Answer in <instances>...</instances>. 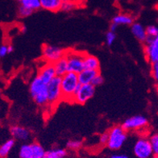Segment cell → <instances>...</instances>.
<instances>
[{"label":"cell","instance_id":"12","mask_svg":"<svg viewBox=\"0 0 158 158\" xmlns=\"http://www.w3.org/2000/svg\"><path fill=\"white\" fill-rule=\"evenodd\" d=\"M10 133L14 139L20 140V141H26L29 139L31 136V132L27 128L22 126L15 125L12 126L10 129Z\"/></svg>","mask_w":158,"mask_h":158},{"label":"cell","instance_id":"29","mask_svg":"<svg viewBox=\"0 0 158 158\" xmlns=\"http://www.w3.org/2000/svg\"><path fill=\"white\" fill-rule=\"evenodd\" d=\"M32 10H30V9H27L26 7H23L22 6H19V15L22 18H25V17H27L31 15L32 14Z\"/></svg>","mask_w":158,"mask_h":158},{"label":"cell","instance_id":"21","mask_svg":"<svg viewBox=\"0 0 158 158\" xmlns=\"http://www.w3.org/2000/svg\"><path fill=\"white\" fill-rule=\"evenodd\" d=\"M112 23L116 25H131L133 23V18L128 15H117L113 18Z\"/></svg>","mask_w":158,"mask_h":158},{"label":"cell","instance_id":"27","mask_svg":"<svg viewBox=\"0 0 158 158\" xmlns=\"http://www.w3.org/2000/svg\"><path fill=\"white\" fill-rule=\"evenodd\" d=\"M146 35L149 37H156L158 36V27L155 25H150L145 28Z\"/></svg>","mask_w":158,"mask_h":158},{"label":"cell","instance_id":"7","mask_svg":"<svg viewBox=\"0 0 158 158\" xmlns=\"http://www.w3.org/2000/svg\"><path fill=\"white\" fill-rule=\"evenodd\" d=\"M133 151L135 156L138 158H152L154 155L149 140L145 137L137 139L134 145Z\"/></svg>","mask_w":158,"mask_h":158},{"label":"cell","instance_id":"16","mask_svg":"<svg viewBox=\"0 0 158 158\" xmlns=\"http://www.w3.org/2000/svg\"><path fill=\"white\" fill-rule=\"evenodd\" d=\"M131 30L132 34L134 35L138 40L141 42L145 41L146 38H147V35H146L145 28L142 26L140 23H133L131 24Z\"/></svg>","mask_w":158,"mask_h":158},{"label":"cell","instance_id":"6","mask_svg":"<svg viewBox=\"0 0 158 158\" xmlns=\"http://www.w3.org/2000/svg\"><path fill=\"white\" fill-rule=\"evenodd\" d=\"M65 50L57 46L51 44H44L42 47V56L44 61L50 64H53L60 58L64 57Z\"/></svg>","mask_w":158,"mask_h":158},{"label":"cell","instance_id":"1","mask_svg":"<svg viewBox=\"0 0 158 158\" xmlns=\"http://www.w3.org/2000/svg\"><path fill=\"white\" fill-rule=\"evenodd\" d=\"M80 86L77 73L67 72L60 77V90L62 100L73 102L75 93Z\"/></svg>","mask_w":158,"mask_h":158},{"label":"cell","instance_id":"11","mask_svg":"<svg viewBox=\"0 0 158 158\" xmlns=\"http://www.w3.org/2000/svg\"><path fill=\"white\" fill-rule=\"evenodd\" d=\"M37 77L44 84L47 85L51 80H52V79L56 77V73H55L53 64L45 62V64L44 65H42L40 67V69H39V73H38Z\"/></svg>","mask_w":158,"mask_h":158},{"label":"cell","instance_id":"22","mask_svg":"<svg viewBox=\"0 0 158 158\" xmlns=\"http://www.w3.org/2000/svg\"><path fill=\"white\" fill-rule=\"evenodd\" d=\"M34 102L40 106H48V95H47V89L41 91L33 97Z\"/></svg>","mask_w":158,"mask_h":158},{"label":"cell","instance_id":"9","mask_svg":"<svg viewBox=\"0 0 158 158\" xmlns=\"http://www.w3.org/2000/svg\"><path fill=\"white\" fill-rule=\"evenodd\" d=\"M144 47V52L148 61L153 64L158 62V36L149 37L147 36Z\"/></svg>","mask_w":158,"mask_h":158},{"label":"cell","instance_id":"15","mask_svg":"<svg viewBox=\"0 0 158 158\" xmlns=\"http://www.w3.org/2000/svg\"><path fill=\"white\" fill-rule=\"evenodd\" d=\"M45 89L46 84H44L37 76L31 81V84H30V94H31V96L32 98L37 94H39L41 91L44 90Z\"/></svg>","mask_w":158,"mask_h":158},{"label":"cell","instance_id":"37","mask_svg":"<svg viewBox=\"0 0 158 158\" xmlns=\"http://www.w3.org/2000/svg\"><path fill=\"white\" fill-rule=\"evenodd\" d=\"M14 51V48L12 45H7V52L8 53H11Z\"/></svg>","mask_w":158,"mask_h":158},{"label":"cell","instance_id":"32","mask_svg":"<svg viewBox=\"0 0 158 158\" xmlns=\"http://www.w3.org/2000/svg\"><path fill=\"white\" fill-rule=\"evenodd\" d=\"M8 54L7 52V45H1L0 46V58H2Z\"/></svg>","mask_w":158,"mask_h":158},{"label":"cell","instance_id":"38","mask_svg":"<svg viewBox=\"0 0 158 158\" xmlns=\"http://www.w3.org/2000/svg\"><path fill=\"white\" fill-rule=\"evenodd\" d=\"M26 31H27V28H26V27H23L22 28H21V31H22V32H23V33H24V32H26Z\"/></svg>","mask_w":158,"mask_h":158},{"label":"cell","instance_id":"24","mask_svg":"<svg viewBox=\"0 0 158 158\" xmlns=\"http://www.w3.org/2000/svg\"><path fill=\"white\" fill-rule=\"evenodd\" d=\"M149 143L152 147V152L154 155H157L158 154V135L157 134H154L151 135L150 138L148 139Z\"/></svg>","mask_w":158,"mask_h":158},{"label":"cell","instance_id":"26","mask_svg":"<svg viewBox=\"0 0 158 158\" xmlns=\"http://www.w3.org/2000/svg\"><path fill=\"white\" fill-rule=\"evenodd\" d=\"M67 148L71 150H78L79 148H81L82 146V142L80 140H76V139H73V140H69L68 143H66Z\"/></svg>","mask_w":158,"mask_h":158},{"label":"cell","instance_id":"3","mask_svg":"<svg viewBox=\"0 0 158 158\" xmlns=\"http://www.w3.org/2000/svg\"><path fill=\"white\" fill-rule=\"evenodd\" d=\"M127 139V131L122 126H115L108 132V141L106 145L110 149L118 150L123 146Z\"/></svg>","mask_w":158,"mask_h":158},{"label":"cell","instance_id":"28","mask_svg":"<svg viewBox=\"0 0 158 158\" xmlns=\"http://www.w3.org/2000/svg\"><path fill=\"white\" fill-rule=\"evenodd\" d=\"M116 39V35L113 31H109L106 35V42L108 46H111L114 41Z\"/></svg>","mask_w":158,"mask_h":158},{"label":"cell","instance_id":"33","mask_svg":"<svg viewBox=\"0 0 158 158\" xmlns=\"http://www.w3.org/2000/svg\"><path fill=\"white\" fill-rule=\"evenodd\" d=\"M99 141L102 144H106L107 141H108V132H105V133L100 135Z\"/></svg>","mask_w":158,"mask_h":158},{"label":"cell","instance_id":"19","mask_svg":"<svg viewBox=\"0 0 158 158\" xmlns=\"http://www.w3.org/2000/svg\"><path fill=\"white\" fill-rule=\"evenodd\" d=\"M15 143L14 139H9L0 145V158H6Z\"/></svg>","mask_w":158,"mask_h":158},{"label":"cell","instance_id":"4","mask_svg":"<svg viewBox=\"0 0 158 158\" xmlns=\"http://www.w3.org/2000/svg\"><path fill=\"white\" fill-rule=\"evenodd\" d=\"M47 95H48V106H56L62 100L60 90V77H56L51 80L47 85Z\"/></svg>","mask_w":158,"mask_h":158},{"label":"cell","instance_id":"18","mask_svg":"<svg viewBox=\"0 0 158 158\" xmlns=\"http://www.w3.org/2000/svg\"><path fill=\"white\" fill-rule=\"evenodd\" d=\"M55 73L57 77H62L63 75L68 72V66H67V60L65 57H62L55 63H53Z\"/></svg>","mask_w":158,"mask_h":158},{"label":"cell","instance_id":"14","mask_svg":"<svg viewBox=\"0 0 158 158\" xmlns=\"http://www.w3.org/2000/svg\"><path fill=\"white\" fill-rule=\"evenodd\" d=\"M84 69L99 71L100 63L98 59L94 56L89 54H85L83 59Z\"/></svg>","mask_w":158,"mask_h":158},{"label":"cell","instance_id":"8","mask_svg":"<svg viewBox=\"0 0 158 158\" xmlns=\"http://www.w3.org/2000/svg\"><path fill=\"white\" fill-rule=\"evenodd\" d=\"M95 87L91 84L80 85L77 92L75 93L73 102L78 104H85L94 96Z\"/></svg>","mask_w":158,"mask_h":158},{"label":"cell","instance_id":"13","mask_svg":"<svg viewBox=\"0 0 158 158\" xmlns=\"http://www.w3.org/2000/svg\"><path fill=\"white\" fill-rule=\"evenodd\" d=\"M98 73H99V71L83 69L77 74V79H78L79 83H80V85L91 84L92 80Z\"/></svg>","mask_w":158,"mask_h":158},{"label":"cell","instance_id":"31","mask_svg":"<svg viewBox=\"0 0 158 158\" xmlns=\"http://www.w3.org/2000/svg\"><path fill=\"white\" fill-rule=\"evenodd\" d=\"M152 74L154 79L157 81L158 80V62L153 63L152 67Z\"/></svg>","mask_w":158,"mask_h":158},{"label":"cell","instance_id":"20","mask_svg":"<svg viewBox=\"0 0 158 158\" xmlns=\"http://www.w3.org/2000/svg\"><path fill=\"white\" fill-rule=\"evenodd\" d=\"M67 155V152L63 148H52L45 151L43 158H64Z\"/></svg>","mask_w":158,"mask_h":158},{"label":"cell","instance_id":"25","mask_svg":"<svg viewBox=\"0 0 158 158\" xmlns=\"http://www.w3.org/2000/svg\"><path fill=\"white\" fill-rule=\"evenodd\" d=\"M78 6V5L76 4V3H73V2H63L61 3V6H60V10H62V11H66V12H69L71 10H74Z\"/></svg>","mask_w":158,"mask_h":158},{"label":"cell","instance_id":"34","mask_svg":"<svg viewBox=\"0 0 158 158\" xmlns=\"http://www.w3.org/2000/svg\"><path fill=\"white\" fill-rule=\"evenodd\" d=\"M110 158H129V157L127 156H126V155H123V154H114V155H112Z\"/></svg>","mask_w":158,"mask_h":158},{"label":"cell","instance_id":"17","mask_svg":"<svg viewBox=\"0 0 158 158\" xmlns=\"http://www.w3.org/2000/svg\"><path fill=\"white\" fill-rule=\"evenodd\" d=\"M61 3V0H40V7L50 11H58Z\"/></svg>","mask_w":158,"mask_h":158},{"label":"cell","instance_id":"39","mask_svg":"<svg viewBox=\"0 0 158 158\" xmlns=\"http://www.w3.org/2000/svg\"><path fill=\"white\" fill-rule=\"evenodd\" d=\"M114 1H117V0H114Z\"/></svg>","mask_w":158,"mask_h":158},{"label":"cell","instance_id":"36","mask_svg":"<svg viewBox=\"0 0 158 158\" xmlns=\"http://www.w3.org/2000/svg\"><path fill=\"white\" fill-rule=\"evenodd\" d=\"M117 27H118V25H116L115 23H111V24H110V31L114 32V31H115V30H116Z\"/></svg>","mask_w":158,"mask_h":158},{"label":"cell","instance_id":"5","mask_svg":"<svg viewBox=\"0 0 158 158\" xmlns=\"http://www.w3.org/2000/svg\"><path fill=\"white\" fill-rule=\"evenodd\" d=\"M45 150L37 142L24 143L19 151V158H43Z\"/></svg>","mask_w":158,"mask_h":158},{"label":"cell","instance_id":"10","mask_svg":"<svg viewBox=\"0 0 158 158\" xmlns=\"http://www.w3.org/2000/svg\"><path fill=\"white\" fill-rule=\"evenodd\" d=\"M148 125V119L143 115H135V116L130 117L124 121V123L122 125V127L125 131H130V130H139L143 128Z\"/></svg>","mask_w":158,"mask_h":158},{"label":"cell","instance_id":"2","mask_svg":"<svg viewBox=\"0 0 158 158\" xmlns=\"http://www.w3.org/2000/svg\"><path fill=\"white\" fill-rule=\"evenodd\" d=\"M85 53L75 51V50H65L64 57L67 60L68 72L78 74L81 71L84 69L83 59Z\"/></svg>","mask_w":158,"mask_h":158},{"label":"cell","instance_id":"23","mask_svg":"<svg viewBox=\"0 0 158 158\" xmlns=\"http://www.w3.org/2000/svg\"><path fill=\"white\" fill-rule=\"evenodd\" d=\"M20 6L30 9L32 11L40 8V0H19Z\"/></svg>","mask_w":158,"mask_h":158},{"label":"cell","instance_id":"35","mask_svg":"<svg viewBox=\"0 0 158 158\" xmlns=\"http://www.w3.org/2000/svg\"><path fill=\"white\" fill-rule=\"evenodd\" d=\"M61 2H73L76 4L79 5V3L81 2V0H61Z\"/></svg>","mask_w":158,"mask_h":158},{"label":"cell","instance_id":"30","mask_svg":"<svg viewBox=\"0 0 158 158\" xmlns=\"http://www.w3.org/2000/svg\"><path fill=\"white\" fill-rule=\"evenodd\" d=\"M104 79L102 77V76L100 73H98L96 75L95 77H94V79L92 80L91 81V85H94V87L95 86H98V85H101L102 83H103Z\"/></svg>","mask_w":158,"mask_h":158}]
</instances>
